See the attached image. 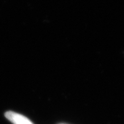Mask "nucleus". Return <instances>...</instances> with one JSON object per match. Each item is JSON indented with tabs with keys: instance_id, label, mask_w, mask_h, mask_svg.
<instances>
[{
	"instance_id": "obj_1",
	"label": "nucleus",
	"mask_w": 124,
	"mask_h": 124,
	"mask_svg": "<svg viewBox=\"0 0 124 124\" xmlns=\"http://www.w3.org/2000/svg\"><path fill=\"white\" fill-rule=\"evenodd\" d=\"M5 116L13 124H33L23 115L13 112H7L5 113Z\"/></svg>"
}]
</instances>
